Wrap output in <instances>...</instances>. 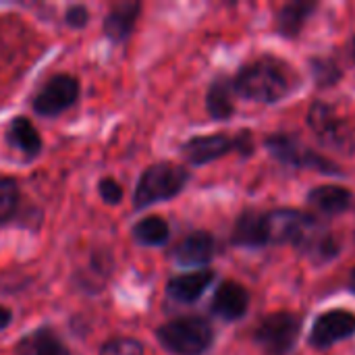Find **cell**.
I'll list each match as a JSON object with an SVG mask.
<instances>
[{"label":"cell","mask_w":355,"mask_h":355,"mask_svg":"<svg viewBox=\"0 0 355 355\" xmlns=\"http://www.w3.org/2000/svg\"><path fill=\"white\" fill-rule=\"evenodd\" d=\"M231 243L237 248H250V250L270 245L268 214L258 212V210H245L243 214H239L231 233Z\"/></svg>","instance_id":"obj_11"},{"label":"cell","mask_w":355,"mask_h":355,"mask_svg":"<svg viewBox=\"0 0 355 355\" xmlns=\"http://www.w3.org/2000/svg\"><path fill=\"white\" fill-rule=\"evenodd\" d=\"M266 214H268L270 243H293L295 248L302 243L304 235L316 220V216L291 208H281Z\"/></svg>","instance_id":"obj_9"},{"label":"cell","mask_w":355,"mask_h":355,"mask_svg":"<svg viewBox=\"0 0 355 355\" xmlns=\"http://www.w3.org/2000/svg\"><path fill=\"white\" fill-rule=\"evenodd\" d=\"M214 277L216 275L210 268H200V270H193L187 275L173 277L166 285V293L171 300H175L179 304H193L206 293V289L212 285Z\"/></svg>","instance_id":"obj_13"},{"label":"cell","mask_w":355,"mask_h":355,"mask_svg":"<svg viewBox=\"0 0 355 355\" xmlns=\"http://www.w3.org/2000/svg\"><path fill=\"white\" fill-rule=\"evenodd\" d=\"M98 193H100V198L106 202V204H119L121 200H123V187H121V183H116L114 179H110V177H106V179H102L100 183H98Z\"/></svg>","instance_id":"obj_25"},{"label":"cell","mask_w":355,"mask_h":355,"mask_svg":"<svg viewBox=\"0 0 355 355\" xmlns=\"http://www.w3.org/2000/svg\"><path fill=\"white\" fill-rule=\"evenodd\" d=\"M21 355H71L67 345L48 329L35 331L27 339L21 341L19 345Z\"/></svg>","instance_id":"obj_20"},{"label":"cell","mask_w":355,"mask_h":355,"mask_svg":"<svg viewBox=\"0 0 355 355\" xmlns=\"http://www.w3.org/2000/svg\"><path fill=\"white\" fill-rule=\"evenodd\" d=\"M293 73L289 67L272 56H262L245 67L235 75L233 87L235 94L264 104H275L291 94L293 89Z\"/></svg>","instance_id":"obj_1"},{"label":"cell","mask_w":355,"mask_h":355,"mask_svg":"<svg viewBox=\"0 0 355 355\" xmlns=\"http://www.w3.org/2000/svg\"><path fill=\"white\" fill-rule=\"evenodd\" d=\"M6 139L15 150L23 152L29 158L37 156L42 150V137H40L37 129L31 125V121L25 116L12 119V123L8 125V131H6Z\"/></svg>","instance_id":"obj_19"},{"label":"cell","mask_w":355,"mask_h":355,"mask_svg":"<svg viewBox=\"0 0 355 355\" xmlns=\"http://www.w3.org/2000/svg\"><path fill=\"white\" fill-rule=\"evenodd\" d=\"M349 289H352V293H355V270L352 272V277H349Z\"/></svg>","instance_id":"obj_30"},{"label":"cell","mask_w":355,"mask_h":355,"mask_svg":"<svg viewBox=\"0 0 355 355\" xmlns=\"http://www.w3.org/2000/svg\"><path fill=\"white\" fill-rule=\"evenodd\" d=\"M235 146H237V152L241 156H252L254 152V137L250 131H239V135H235Z\"/></svg>","instance_id":"obj_27"},{"label":"cell","mask_w":355,"mask_h":355,"mask_svg":"<svg viewBox=\"0 0 355 355\" xmlns=\"http://www.w3.org/2000/svg\"><path fill=\"white\" fill-rule=\"evenodd\" d=\"M310 69H312V75H314V79H316V83L320 87H331L343 77V71H341L339 62L333 60V58H324V56L310 58Z\"/></svg>","instance_id":"obj_22"},{"label":"cell","mask_w":355,"mask_h":355,"mask_svg":"<svg viewBox=\"0 0 355 355\" xmlns=\"http://www.w3.org/2000/svg\"><path fill=\"white\" fill-rule=\"evenodd\" d=\"M181 152L185 154L187 162L193 166H204L208 162H214L231 152H237L235 137H229L225 133L214 135H198L183 144Z\"/></svg>","instance_id":"obj_10"},{"label":"cell","mask_w":355,"mask_h":355,"mask_svg":"<svg viewBox=\"0 0 355 355\" xmlns=\"http://www.w3.org/2000/svg\"><path fill=\"white\" fill-rule=\"evenodd\" d=\"M354 196L341 185H320L308 193V204L320 216H339L349 210Z\"/></svg>","instance_id":"obj_15"},{"label":"cell","mask_w":355,"mask_h":355,"mask_svg":"<svg viewBox=\"0 0 355 355\" xmlns=\"http://www.w3.org/2000/svg\"><path fill=\"white\" fill-rule=\"evenodd\" d=\"M160 345L175 355L206 354L214 341L212 324L202 316H181L162 324L156 333Z\"/></svg>","instance_id":"obj_3"},{"label":"cell","mask_w":355,"mask_h":355,"mask_svg":"<svg viewBox=\"0 0 355 355\" xmlns=\"http://www.w3.org/2000/svg\"><path fill=\"white\" fill-rule=\"evenodd\" d=\"M248 308H250V293L245 291V287H241L235 281H225L216 289L212 297V306H210L212 314L227 322L243 318Z\"/></svg>","instance_id":"obj_12"},{"label":"cell","mask_w":355,"mask_h":355,"mask_svg":"<svg viewBox=\"0 0 355 355\" xmlns=\"http://www.w3.org/2000/svg\"><path fill=\"white\" fill-rule=\"evenodd\" d=\"M316 8H318V2H310V0L287 2L277 15V31H279V35H283L287 40L297 37Z\"/></svg>","instance_id":"obj_17"},{"label":"cell","mask_w":355,"mask_h":355,"mask_svg":"<svg viewBox=\"0 0 355 355\" xmlns=\"http://www.w3.org/2000/svg\"><path fill=\"white\" fill-rule=\"evenodd\" d=\"M19 204V185L15 179L0 177V223L8 220Z\"/></svg>","instance_id":"obj_23"},{"label":"cell","mask_w":355,"mask_h":355,"mask_svg":"<svg viewBox=\"0 0 355 355\" xmlns=\"http://www.w3.org/2000/svg\"><path fill=\"white\" fill-rule=\"evenodd\" d=\"M189 181V171L173 162H160L144 171L133 196V208L144 210L152 204L173 200Z\"/></svg>","instance_id":"obj_2"},{"label":"cell","mask_w":355,"mask_h":355,"mask_svg":"<svg viewBox=\"0 0 355 355\" xmlns=\"http://www.w3.org/2000/svg\"><path fill=\"white\" fill-rule=\"evenodd\" d=\"M235 87H233V79L231 77H216L210 83V89L206 94V108L210 112V116L214 121H227L233 116L235 112Z\"/></svg>","instance_id":"obj_18"},{"label":"cell","mask_w":355,"mask_h":355,"mask_svg":"<svg viewBox=\"0 0 355 355\" xmlns=\"http://www.w3.org/2000/svg\"><path fill=\"white\" fill-rule=\"evenodd\" d=\"M214 254L216 241L208 231H193L175 248V260L181 266H206L212 262Z\"/></svg>","instance_id":"obj_14"},{"label":"cell","mask_w":355,"mask_h":355,"mask_svg":"<svg viewBox=\"0 0 355 355\" xmlns=\"http://www.w3.org/2000/svg\"><path fill=\"white\" fill-rule=\"evenodd\" d=\"M141 4L139 2H119L110 8V12L104 19V33L112 42H123L131 35L135 21L139 17Z\"/></svg>","instance_id":"obj_16"},{"label":"cell","mask_w":355,"mask_h":355,"mask_svg":"<svg viewBox=\"0 0 355 355\" xmlns=\"http://www.w3.org/2000/svg\"><path fill=\"white\" fill-rule=\"evenodd\" d=\"M100 355H144V347L137 339L114 337L100 347Z\"/></svg>","instance_id":"obj_24"},{"label":"cell","mask_w":355,"mask_h":355,"mask_svg":"<svg viewBox=\"0 0 355 355\" xmlns=\"http://www.w3.org/2000/svg\"><path fill=\"white\" fill-rule=\"evenodd\" d=\"M302 335V318L291 312L268 314L254 331V341L268 355L291 354Z\"/></svg>","instance_id":"obj_6"},{"label":"cell","mask_w":355,"mask_h":355,"mask_svg":"<svg viewBox=\"0 0 355 355\" xmlns=\"http://www.w3.org/2000/svg\"><path fill=\"white\" fill-rule=\"evenodd\" d=\"M264 146L268 154L281 164L293 168H314L324 175H341V168L333 160L324 158L316 150H310L300 137L291 133H272L264 139Z\"/></svg>","instance_id":"obj_4"},{"label":"cell","mask_w":355,"mask_h":355,"mask_svg":"<svg viewBox=\"0 0 355 355\" xmlns=\"http://www.w3.org/2000/svg\"><path fill=\"white\" fill-rule=\"evenodd\" d=\"M79 96V81L71 75L50 77L31 98V106L40 116H56L71 108Z\"/></svg>","instance_id":"obj_7"},{"label":"cell","mask_w":355,"mask_h":355,"mask_svg":"<svg viewBox=\"0 0 355 355\" xmlns=\"http://www.w3.org/2000/svg\"><path fill=\"white\" fill-rule=\"evenodd\" d=\"M355 335V314L349 310H329L320 314L310 333V345L316 349H329L339 341Z\"/></svg>","instance_id":"obj_8"},{"label":"cell","mask_w":355,"mask_h":355,"mask_svg":"<svg viewBox=\"0 0 355 355\" xmlns=\"http://www.w3.org/2000/svg\"><path fill=\"white\" fill-rule=\"evenodd\" d=\"M347 56L352 58V62L355 64V35L352 37V42H349V46H347Z\"/></svg>","instance_id":"obj_29"},{"label":"cell","mask_w":355,"mask_h":355,"mask_svg":"<svg viewBox=\"0 0 355 355\" xmlns=\"http://www.w3.org/2000/svg\"><path fill=\"white\" fill-rule=\"evenodd\" d=\"M10 320H12L10 310H6L4 306H0V331H2V329H6V327L10 324Z\"/></svg>","instance_id":"obj_28"},{"label":"cell","mask_w":355,"mask_h":355,"mask_svg":"<svg viewBox=\"0 0 355 355\" xmlns=\"http://www.w3.org/2000/svg\"><path fill=\"white\" fill-rule=\"evenodd\" d=\"M308 125L324 148L352 154L355 150V129L327 102H314L308 112Z\"/></svg>","instance_id":"obj_5"},{"label":"cell","mask_w":355,"mask_h":355,"mask_svg":"<svg viewBox=\"0 0 355 355\" xmlns=\"http://www.w3.org/2000/svg\"><path fill=\"white\" fill-rule=\"evenodd\" d=\"M131 235L141 245L158 248V245H164L168 241L171 229H168V223L164 218H160V216H146V218H141L131 229Z\"/></svg>","instance_id":"obj_21"},{"label":"cell","mask_w":355,"mask_h":355,"mask_svg":"<svg viewBox=\"0 0 355 355\" xmlns=\"http://www.w3.org/2000/svg\"><path fill=\"white\" fill-rule=\"evenodd\" d=\"M87 21H89V12H87V8L81 6V4H73V6H69L67 12H64V23H67L69 27H73V29L85 27Z\"/></svg>","instance_id":"obj_26"}]
</instances>
